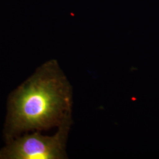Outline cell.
Listing matches in <instances>:
<instances>
[{
  "label": "cell",
  "instance_id": "1",
  "mask_svg": "<svg viewBox=\"0 0 159 159\" xmlns=\"http://www.w3.org/2000/svg\"><path fill=\"white\" fill-rule=\"evenodd\" d=\"M70 87L55 62H48L13 93L6 134L8 140L23 131L43 130L70 120Z\"/></svg>",
  "mask_w": 159,
  "mask_h": 159
},
{
  "label": "cell",
  "instance_id": "2",
  "mask_svg": "<svg viewBox=\"0 0 159 159\" xmlns=\"http://www.w3.org/2000/svg\"><path fill=\"white\" fill-rule=\"evenodd\" d=\"M70 123L68 120L60 125L52 136L35 132L12 140L0 152V159H63Z\"/></svg>",
  "mask_w": 159,
  "mask_h": 159
}]
</instances>
